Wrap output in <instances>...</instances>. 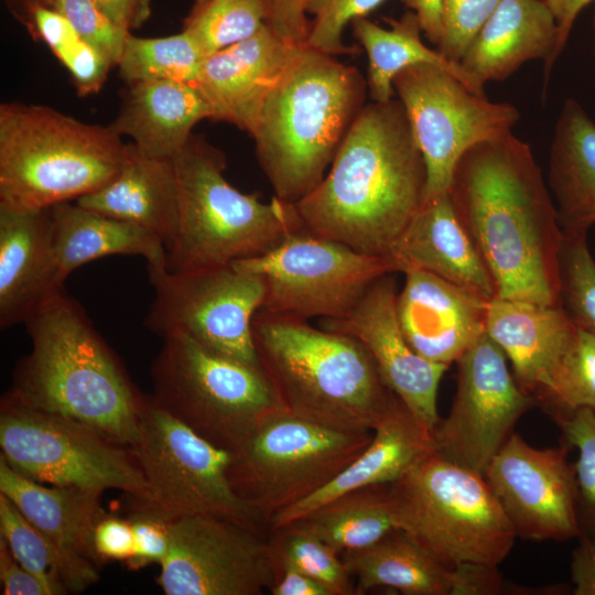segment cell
Here are the masks:
<instances>
[{"instance_id": "6da1fadb", "label": "cell", "mask_w": 595, "mask_h": 595, "mask_svg": "<svg viewBox=\"0 0 595 595\" xmlns=\"http://www.w3.org/2000/svg\"><path fill=\"white\" fill-rule=\"evenodd\" d=\"M496 298L561 305L564 234L530 145L512 132L470 148L448 191Z\"/></svg>"}, {"instance_id": "7a4b0ae2", "label": "cell", "mask_w": 595, "mask_h": 595, "mask_svg": "<svg viewBox=\"0 0 595 595\" xmlns=\"http://www.w3.org/2000/svg\"><path fill=\"white\" fill-rule=\"evenodd\" d=\"M426 166L398 98L366 104L327 174L294 203L302 229L388 256L425 197Z\"/></svg>"}, {"instance_id": "3957f363", "label": "cell", "mask_w": 595, "mask_h": 595, "mask_svg": "<svg viewBox=\"0 0 595 595\" xmlns=\"http://www.w3.org/2000/svg\"><path fill=\"white\" fill-rule=\"evenodd\" d=\"M24 325L31 350L18 361L8 393L28 407L73 419L132 447L144 394L82 305L62 289Z\"/></svg>"}, {"instance_id": "277c9868", "label": "cell", "mask_w": 595, "mask_h": 595, "mask_svg": "<svg viewBox=\"0 0 595 595\" xmlns=\"http://www.w3.org/2000/svg\"><path fill=\"white\" fill-rule=\"evenodd\" d=\"M367 95L356 67L299 48L249 133L275 197L294 204L321 183Z\"/></svg>"}, {"instance_id": "5b68a950", "label": "cell", "mask_w": 595, "mask_h": 595, "mask_svg": "<svg viewBox=\"0 0 595 595\" xmlns=\"http://www.w3.org/2000/svg\"><path fill=\"white\" fill-rule=\"evenodd\" d=\"M252 337L260 368L280 405L347 431H374L397 400L356 338L259 310Z\"/></svg>"}, {"instance_id": "8992f818", "label": "cell", "mask_w": 595, "mask_h": 595, "mask_svg": "<svg viewBox=\"0 0 595 595\" xmlns=\"http://www.w3.org/2000/svg\"><path fill=\"white\" fill-rule=\"evenodd\" d=\"M126 144L111 128L41 105L0 106V206L40 210L77 201L119 172Z\"/></svg>"}, {"instance_id": "52a82bcc", "label": "cell", "mask_w": 595, "mask_h": 595, "mask_svg": "<svg viewBox=\"0 0 595 595\" xmlns=\"http://www.w3.org/2000/svg\"><path fill=\"white\" fill-rule=\"evenodd\" d=\"M178 183V226L167 251L171 271L226 266L261 256L302 229L294 204L261 202L224 176L226 158L192 134L174 156Z\"/></svg>"}, {"instance_id": "ba28073f", "label": "cell", "mask_w": 595, "mask_h": 595, "mask_svg": "<svg viewBox=\"0 0 595 595\" xmlns=\"http://www.w3.org/2000/svg\"><path fill=\"white\" fill-rule=\"evenodd\" d=\"M397 529L445 566L500 564L517 538L484 475L436 451L389 484Z\"/></svg>"}, {"instance_id": "9c48e42d", "label": "cell", "mask_w": 595, "mask_h": 595, "mask_svg": "<svg viewBox=\"0 0 595 595\" xmlns=\"http://www.w3.org/2000/svg\"><path fill=\"white\" fill-rule=\"evenodd\" d=\"M153 400L214 445L238 447L282 408L260 368L217 353L184 334L163 337L151 366Z\"/></svg>"}, {"instance_id": "30bf717a", "label": "cell", "mask_w": 595, "mask_h": 595, "mask_svg": "<svg viewBox=\"0 0 595 595\" xmlns=\"http://www.w3.org/2000/svg\"><path fill=\"white\" fill-rule=\"evenodd\" d=\"M372 436L374 431L335 429L280 408L230 452L229 479L267 528L273 515L332 482Z\"/></svg>"}, {"instance_id": "8fae6325", "label": "cell", "mask_w": 595, "mask_h": 595, "mask_svg": "<svg viewBox=\"0 0 595 595\" xmlns=\"http://www.w3.org/2000/svg\"><path fill=\"white\" fill-rule=\"evenodd\" d=\"M0 457L35 482L104 493L121 490L133 505L151 495L131 447L73 419L37 410L8 392L0 407Z\"/></svg>"}, {"instance_id": "7c38bea8", "label": "cell", "mask_w": 595, "mask_h": 595, "mask_svg": "<svg viewBox=\"0 0 595 595\" xmlns=\"http://www.w3.org/2000/svg\"><path fill=\"white\" fill-rule=\"evenodd\" d=\"M131 450L151 495L150 508L171 519L201 515L266 527L230 483L231 453L198 435L151 396L143 398Z\"/></svg>"}, {"instance_id": "4fadbf2b", "label": "cell", "mask_w": 595, "mask_h": 595, "mask_svg": "<svg viewBox=\"0 0 595 595\" xmlns=\"http://www.w3.org/2000/svg\"><path fill=\"white\" fill-rule=\"evenodd\" d=\"M230 264L262 279L261 311L305 321L346 316L375 281L397 273L389 256L360 253L304 229L261 256Z\"/></svg>"}, {"instance_id": "5bb4252c", "label": "cell", "mask_w": 595, "mask_h": 595, "mask_svg": "<svg viewBox=\"0 0 595 595\" xmlns=\"http://www.w3.org/2000/svg\"><path fill=\"white\" fill-rule=\"evenodd\" d=\"M148 274L154 292L144 320L148 329L162 338L187 335L260 368L252 337V320L266 294L259 275L231 264L182 271L148 268Z\"/></svg>"}, {"instance_id": "9a60e30c", "label": "cell", "mask_w": 595, "mask_h": 595, "mask_svg": "<svg viewBox=\"0 0 595 595\" xmlns=\"http://www.w3.org/2000/svg\"><path fill=\"white\" fill-rule=\"evenodd\" d=\"M393 89L425 162L424 201L448 193L455 166L466 151L511 132L520 120L513 105L489 100L433 64L401 71Z\"/></svg>"}, {"instance_id": "2e32d148", "label": "cell", "mask_w": 595, "mask_h": 595, "mask_svg": "<svg viewBox=\"0 0 595 595\" xmlns=\"http://www.w3.org/2000/svg\"><path fill=\"white\" fill-rule=\"evenodd\" d=\"M506 359L484 332L456 361L457 387L450 413L432 433L437 453L483 475L517 421L539 403L519 387Z\"/></svg>"}, {"instance_id": "e0dca14e", "label": "cell", "mask_w": 595, "mask_h": 595, "mask_svg": "<svg viewBox=\"0 0 595 595\" xmlns=\"http://www.w3.org/2000/svg\"><path fill=\"white\" fill-rule=\"evenodd\" d=\"M160 567L166 595H261L273 582L262 528L214 516L173 519Z\"/></svg>"}, {"instance_id": "ac0fdd59", "label": "cell", "mask_w": 595, "mask_h": 595, "mask_svg": "<svg viewBox=\"0 0 595 595\" xmlns=\"http://www.w3.org/2000/svg\"><path fill=\"white\" fill-rule=\"evenodd\" d=\"M484 477L517 537L564 541L582 536L574 465L566 448H538L512 433Z\"/></svg>"}, {"instance_id": "d6986e66", "label": "cell", "mask_w": 595, "mask_h": 595, "mask_svg": "<svg viewBox=\"0 0 595 595\" xmlns=\"http://www.w3.org/2000/svg\"><path fill=\"white\" fill-rule=\"evenodd\" d=\"M397 282L382 275L367 290L349 314L321 318V328L359 340L394 394L420 424L433 433L439 421L437 391L448 366L420 356L407 342L397 316Z\"/></svg>"}, {"instance_id": "ffe728a7", "label": "cell", "mask_w": 595, "mask_h": 595, "mask_svg": "<svg viewBox=\"0 0 595 595\" xmlns=\"http://www.w3.org/2000/svg\"><path fill=\"white\" fill-rule=\"evenodd\" d=\"M397 295V316L410 346L451 366L486 332L487 301L429 272L410 269Z\"/></svg>"}, {"instance_id": "44dd1931", "label": "cell", "mask_w": 595, "mask_h": 595, "mask_svg": "<svg viewBox=\"0 0 595 595\" xmlns=\"http://www.w3.org/2000/svg\"><path fill=\"white\" fill-rule=\"evenodd\" d=\"M300 47L266 23L252 36L205 56L195 84L213 109V120L250 133L268 94Z\"/></svg>"}, {"instance_id": "7402d4cb", "label": "cell", "mask_w": 595, "mask_h": 595, "mask_svg": "<svg viewBox=\"0 0 595 595\" xmlns=\"http://www.w3.org/2000/svg\"><path fill=\"white\" fill-rule=\"evenodd\" d=\"M0 494L54 543L85 589L99 580L93 536L106 513L100 504L102 493L35 482L0 457Z\"/></svg>"}, {"instance_id": "603a6c76", "label": "cell", "mask_w": 595, "mask_h": 595, "mask_svg": "<svg viewBox=\"0 0 595 595\" xmlns=\"http://www.w3.org/2000/svg\"><path fill=\"white\" fill-rule=\"evenodd\" d=\"M388 256L397 272L419 269L487 302L496 298L494 281L448 193L423 202Z\"/></svg>"}, {"instance_id": "cb8c5ba5", "label": "cell", "mask_w": 595, "mask_h": 595, "mask_svg": "<svg viewBox=\"0 0 595 595\" xmlns=\"http://www.w3.org/2000/svg\"><path fill=\"white\" fill-rule=\"evenodd\" d=\"M555 18L545 0H502L477 32L459 64L483 88L524 63L543 61V91L555 64Z\"/></svg>"}, {"instance_id": "d4e9b609", "label": "cell", "mask_w": 595, "mask_h": 595, "mask_svg": "<svg viewBox=\"0 0 595 595\" xmlns=\"http://www.w3.org/2000/svg\"><path fill=\"white\" fill-rule=\"evenodd\" d=\"M63 285L53 257L51 209L0 206V327L24 324Z\"/></svg>"}, {"instance_id": "484cf974", "label": "cell", "mask_w": 595, "mask_h": 595, "mask_svg": "<svg viewBox=\"0 0 595 595\" xmlns=\"http://www.w3.org/2000/svg\"><path fill=\"white\" fill-rule=\"evenodd\" d=\"M434 451L432 433L397 398L361 454L318 491L273 515L267 530L289 524L350 490L390 484Z\"/></svg>"}, {"instance_id": "4316f807", "label": "cell", "mask_w": 595, "mask_h": 595, "mask_svg": "<svg viewBox=\"0 0 595 595\" xmlns=\"http://www.w3.org/2000/svg\"><path fill=\"white\" fill-rule=\"evenodd\" d=\"M485 329L511 361L519 387L537 398L577 326L561 305L495 298L487 303Z\"/></svg>"}, {"instance_id": "83f0119b", "label": "cell", "mask_w": 595, "mask_h": 595, "mask_svg": "<svg viewBox=\"0 0 595 595\" xmlns=\"http://www.w3.org/2000/svg\"><path fill=\"white\" fill-rule=\"evenodd\" d=\"M75 203L152 232L169 251L178 226V183L174 158L148 155L129 142L117 175Z\"/></svg>"}, {"instance_id": "f1b7e54d", "label": "cell", "mask_w": 595, "mask_h": 595, "mask_svg": "<svg viewBox=\"0 0 595 595\" xmlns=\"http://www.w3.org/2000/svg\"><path fill=\"white\" fill-rule=\"evenodd\" d=\"M204 119L214 112L195 83L149 80L128 84L110 127L148 155L174 158Z\"/></svg>"}, {"instance_id": "f546056e", "label": "cell", "mask_w": 595, "mask_h": 595, "mask_svg": "<svg viewBox=\"0 0 595 595\" xmlns=\"http://www.w3.org/2000/svg\"><path fill=\"white\" fill-rule=\"evenodd\" d=\"M51 209L52 248L60 281L98 258L140 256L148 268H167V251L152 232L123 220L65 202Z\"/></svg>"}, {"instance_id": "4dcf8cb0", "label": "cell", "mask_w": 595, "mask_h": 595, "mask_svg": "<svg viewBox=\"0 0 595 595\" xmlns=\"http://www.w3.org/2000/svg\"><path fill=\"white\" fill-rule=\"evenodd\" d=\"M548 182L563 234L586 235L595 224V123L573 98L554 126Z\"/></svg>"}, {"instance_id": "1f68e13d", "label": "cell", "mask_w": 595, "mask_h": 595, "mask_svg": "<svg viewBox=\"0 0 595 595\" xmlns=\"http://www.w3.org/2000/svg\"><path fill=\"white\" fill-rule=\"evenodd\" d=\"M385 29L367 18L351 22L353 31L368 56L367 87L371 101L383 102L394 98L393 79L403 69L418 64L442 67L473 91L485 95L461 66L446 58L437 48L429 47L421 37L422 29L413 11L399 19H389Z\"/></svg>"}, {"instance_id": "d6a6232c", "label": "cell", "mask_w": 595, "mask_h": 595, "mask_svg": "<svg viewBox=\"0 0 595 595\" xmlns=\"http://www.w3.org/2000/svg\"><path fill=\"white\" fill-rule=\"evenodd\" d=\"M340 555L355 581L356 595L376 587L410 595H451V569L399 529Z\"/></svg>"}, {"instance_id": "836d02e7", "label": "cell", "mask_w": 595, "mask_h": 595, "mask_svg": "<svg viewBox=\"0 0 595 595\" xmlns=\"http://www.w3.org/2000/svg\"><path fill=\"white\" fill-rule=\"evenodd\" d=\"M339 554L367 548L397 529L389 484L350 490L291 522Z\"/></svg>"}, {"instance_id": "e575fe53", "label": "cell", "mask_w": 595, "mask_h": 595, "mask_svg": "<svg viewBox=\"0 0 595 595\" xmlns=\"http://www.w3.org/2000/svg\"><path fill=\"white\" fill-rule=\"evenodd\" d=\"M0 537L15 560L41 578L53 595L85 591L61 551L3 494H0Z\"/></svg>"}, {"instance_id": "d590c367", "label": "cell", "mask_w": 595, "mask_h": 595, "mask_svg": "<svg viewBox=\"0 0 595 595\" xmlns=\"http://www.w3.org/2000/svg\"><path fill=\"white\" fill-rule=\"evenodd\" d=\"M205 55L185 33L163 37L129 34L117 64L127 83L174 80L195 83Z\"/></svg>"}, {"instance_id": "8d00e7d4", "label": "cell", "mask_w": 595, "mask_h": 595, "mask_svg": "<svg viewBox=\"0 0 595 595\" xmlns=\"http://www.w3.org/2000/svg\"><path fill=\"white\" fill-rule=\"evenodd\" d=\"M267 19V0H194L182 31L207 56L252 36Z\"/></svg>"}, {"instance_id": "74e56055", "label": "cell", "mask_w": 595, "mask_h": 595, "mask_svg": "<svg viewBox=\"0 0 595 595\" xmlns=\"http://www.w3.org/2000/svg\"><path fill=\"white\" fill-rule=\"evenodd\" d=\"M31 30L44 41L68 69L77 91L97 93L106 80L111 64L85 42L71 22L54 8L42 4L25 7Z\"/></svg>"}, {"instance_id": "f35d334b", "label": "cell", "mask_w": 595, "mask_h": 595, "mask_svg": "<svg viewBox=\"0 0 595 595\" xmlns=\"http://www.w3.org/2000/svg\"><path fill=\"white\" fill-rule=\"evenodd\" d=\"M268 545L272 563L293 566L326 586L331 595H356L342 555L296 523L269 530Z\"/></svg>"}, {"instance_id": "ab89813d", "label": "cell", "mask_w": 595, "mask_h": 595, "mask_svg": "<svg viewBox=\"0 0 595 595\" xmlns=\"http://www.w3.org/2000/svg\"><path fill=\"white\" fill-rule=\"evenodd\" d=\"M554 412L595 409V335L581 327L537 396Z\"/></svg>"}, {"instance_id": "60d3db41", "label": "cell", "mask_w": 595, "mask_h": 595, "mask_svg": "<svg viewBox=\"0 0 595 595\" xmlns=\"http://www.w3.org/2000/svg\"><path fill=\"white\" fill-rule=\"evenodd\" d=\"M560 302L577 327L595 335V260L586 235L564 234L560 255Z\"/></svg>"}, {"instance_id": "b9f144b4", "label": "cell", "mask_w": 595, "mask_h": 595, "mask_svg": "<svg viewBox=\"0 0 595 595\" xmlns=\"http://www.w3.org/2000/svg\"><path fill=\"white\" fill-rule=\"evenodd\" d=\"M385 1L304 0V11L312 17L305 45L332 56L357 54L359 47L344 42L346 25L356 19L366 18Z\"/></svg>"}, {"instance_id": "7bdbcfd3", "label": "cell", "mask_w": 595, "mask_h": 595, "mask_svg": "<svg viewBox=\"0 0 595 595\" xmlns=\"http://www.w3.org/2000/svg\"><path fill=\"white\" fill-rule=\"evenodd\" d=\"M554 418L567 443L577 451L574 470L578 508L582 506L595 524V409L554 412Z\"/></svg>"}, {"instance_id": "ee69618b", "label": "cell", "mask_w": 595, "mask_h": 595, "mask_svg": "<svg viewBox=\"0 0 595 595\" xmlns=\"http://www.w3.org/2000/svg\"><path fill=\"white\" fill-rule=\"evenodd\" d=\"M53 8L62 13L79 36L117 66L130 34L116 24L93 0H55Z\"/></svg>"}, {"instance_id": "f6af8a7d", "label": "cell", "mask_w": 595, "mask_h": 595, "mask_svg": "<svg viewBox=\"0 0 595 595\" xmlns=\"http://www.w3.org/2000/svg\"><path fill=\"white\" fill-rule=\"evenodd\" d=\"M502 0H444L437 50L459 63L470 42Z\"/></svg>"}, {"instance_id": "bcb514c9", "label": "cell", "mask_w": 595, "mask_h": 595, "mask_svg": "<svg viewBox=\"0 0 595 595\" xmlns=\"http://www.w3.org/2000/svg\"><path fill=\"white\" fill-rule=\"evenodd\" d=\"M129 520L133 529V553L126 565L137 571L150 564H161L171 548L173 519L153 508L133 505Z\"/></svg>"}, {"instance_id": "7dc6e473", "label": "cell", "mask_w": 595, "mask_h": 595, "mask_svg": "<svg viewBox=\"0 0 595 595\" xmlns=\"http://www.w3.org/2000/svg\"><path fill=\"white\" fill-rule=\"evenodd\" d=\"M93 544L99 562L120 561L125 564L133 553L134 538L129 520L105 513L94 530Z\"/></svg>"}, {"instance_id": "c3c4849f", "label": "cell", "mask_w": 595, "mask_h": 595, "mask_svg": "<svg viewBox=\"0 0 595 595\" xmlns=\"http://www.w3.org/2000/svg\"><path fill=\"white\" fill-rule=\"evenodd\" d=\"M504 589L497 565L463 563L451 569V595H497Z\"/></svg>"}, {"instance_id": "681fc988", "label": "cell", "mask_w": 595, "mask_h": 595, "mask_svg": "<svg viewBox=\"0 0 595 595\" xmlns=\"http://www.w3.org/2000/svg\"><path fill=\"white\" fill-rule=\"evenodd\" d=\"M267 24L290 44L305 45L310 20L304 11V0H267Z\"/></svg>"}, {"instance_id": "f907efd6", "label": "cell", "mask_w": 595, "mask_h": 595, "mask_svg": "<svg viewBox=\"0 0 595 595\" xmlns=\"http://www.w3.org/2000/svg\"><path fill=\"white\" fill-rule=\"evenodd\" d=\"M0 581L4 595H53L45 583L23 567L0 537Z\"/></svg>"}, {"instance_id": "816d5d0a", "label": "cell", "mask_w": 595, "mask_h": 595, "mask_svg": "<svg viewBox=\"0 0 595 595\" xmlns=\"http://www.w3.org/2000/svg\"><path fill=\"white\" fill-rule=\"evenodd\" d=\"M272 563V562H271ZM272 595H331L318 581L284 563H272Z\"/></svg>"}, {"instance_id": "f5cc1de1", "label": "cell", "mask_w": 595, "mask_h": 595, "mask_svg": "<svg viewBox=\"0 0 595 595\" xmlns=\"http://www.w3.org/2000/svg\"><path fill=\"white\" fill-rule=\"evenodd\" d=\"M574 595H595V537H582L572 553Z\"/></svg>"}, {"instance_id": "db71d44e", "label": "cell", "mask_w": 595, "mask_h": 595, "mask_svg": "<svg viewBox=\"0 0 595 595\" xmlns=\"http://www.w3.org/2000/svg\"><path fill=\"white\" fill-rule=\"evenodd\" d=\"M116 24L127 31L141 26L151 14L150 0H93Z\"/></svg>"}, {"instance_id": "11a10c76", "label": "cell", "mask_w": 595, "mask_h": 595, "mask_svg": "<svg viewBox=\"0 0 595 595\" xmlns=\"http://www.w3.org/2000/svg\"><path fill=\"white\" fill-rule=\"evenodd\" d=\"M595 0H545L550 7L558 25V41L554 60L563 52L577 15Z\"/></svg>"}, {"instance_id": "9f6ffc18", "label": "cell", "mask_w": 595, "mask_h": 595, "mask_svg": "<svg viewBox=\"0 0 595 595\" xmlns=\"http://www.w3.org/2000/svg\"><path fill=\"white\" fill-rule=\"evenodd\" d=\"M413 11L426 39L437 47L443 32L444 0H403Z\"/></svg>"}, {"instance_id": "6f0895ef", "label": "cell", "mask_w": 595, "mask_h": 595, "mask_svg": "<svg viewBox=\"0 0 595 595\" xmlns=\"http://www.w3.org/2000/svg\"><path fill=\"white\" fill-rule=\"evenodd\" d=\"M25 7L30 4H42L53 8L55 0H23Z\"/></svg>"}, {"instance_id": "680465c9", "label": "cell", "mask_w": 595, "mask_h": 595, "mask_svg": "<svg viewBox=\"0 0 595 595\" xmlns=\"http://www.w3.org/2000/svg\"><path fill=\"white\" fill-rule=\"evenodd\" d=\"M592 28H593V51L595 54V6H594V12H593V19H592Z\"/></svg>"}]
</instances>
